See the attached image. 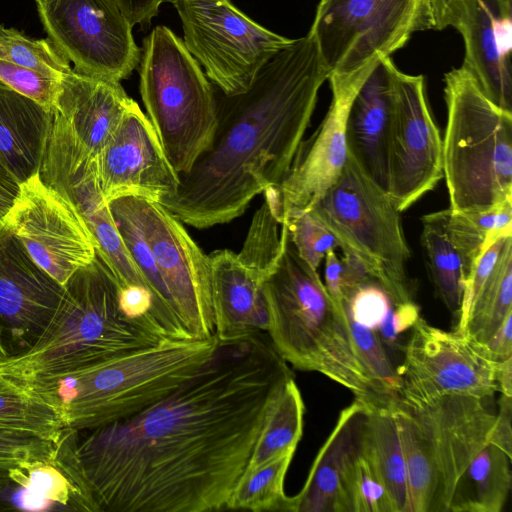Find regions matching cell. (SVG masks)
<instances>
[{"mask_svg":"<svg viewBox=\"0 0 512 512\" xmlns=\"http://www.w3.org/2000/svg\"><path fill=\"white\" fill-rule=\"evenodd\" d=\"M292 376L267 333L219 342L211 360L160 402L77 431L99 512L226 510L268 409Z\"/></svg>","mask_w":512,"mask_h":512,"instance_id":"obj_1","label":"cell"},{"mask_svg":"<svg viewBox=\"0 0 512 512\" xmlns=\"http://www.w3.org/2000/svg\"><path fill=\"white\" fill-rule=\"evenodd\" d=\"M328 77L316 43L306 35L270 59L247 91L225 95L213 85V142L179 176L176 193L159 203L198 229L241 216L257 195L284 180Z\"/></svg>","mask_w":512,"mask_h":512,"instance_id":"obj_2","label":"cell"},{"mask_svg":"<svg viewBox=\"0 0 512 512\" xmlns=\"http://www.w3.org/2000/svg\"><path fill=\"white\" fill-rule=\"evenodd\" d=\"M219 341L163 338L114 359L26 384L76 431L130 418L160 402L195 376Z\"/></svg>","mask_w":512,"mask_h":512,"instance_id":"obj_3","label":"cell"},{"mask_svg":"<svg viewBox=\"0 0 512 512\" xmlns=\"http://www.w3.org/2000/svg\"><path fill=\"white\" fill-rule=\"evenodd\" d=\"M263 293L267 335L287 364L321 373L362 402L387 403L357 354L344 308L331 298L317 269L299 256L288 230Z\"/></svg>","mask_w":512,"mask_h":512,"instance_id":"obj_4","label":"cell"},{"mask_svg":"<svg viewBox=\"0 0 512 512\" xmlns=\"http://www.w3.org/2000/svg\"><path fill=\"white\" fill-rule=\"evenodd\" d=\"M58 308L28 351L0 360V373L24 384L102 363L157 344L162 337L121 308L118 285L101 257L63 285Z\"/></svg>","mask_w":512,"mask_h":512,"instance_id":"obj_5","label":"cell"},{"mask_svg":"<svg viewBox=\"0 0 512 512\" xmlns=\"http://www.w3.org/2000/svg\"><path fill=\"white\" fill-rule=\"evenodd\" d=\"M443 178L453 212L512 202V113L496 106L463 66L445 75Z\"/></svg>","mask_w":512,"mask_h":512,"instance_id":"obj_6","label":"cell"},{"mask_svg":"<svg viewBox=\"0 0 512 512\" xmlns=\"http://www.w3.org/2000/svg\"><path fill=\"white\" fill-rule=\"evenodd\" d=\"M486 399L445 395L392 404L405 456L410 512H448L455 485L489 443L496 413Z\"/></svg>","mask_w":512,"mask_h":512,"instance_id":"obj_7","label":"cell"},{"mask_svg":"<svg viewBox=\"0 0 512 512\" xmlns=\"http://www.w3.org/2000/svg\"><path fill=\"white\" fill-rule=\"evenodd\" d=\"M138 68L147 117L175 172L186 174L215 136L214 86L183 40L163 25L144 38Z\"/></svg>","mask_w":512,"mask_h":512,"instance_id":"obj_8","label":"cell"},{"mask_svg":"<svg viewBox=\"0 0 512 512\" xmlns=\"http://www.w3.org/2000/svg\"><path fill=\"white\" fill-rule=\"evenodd\" d=\"M310 211L334 235L343 255L360 263L394 303L414 301L400 212L349 155L336 182Z\"/></svg>","mask_w":512,"mask_h":512,"instance_id":"obj_9","label":"cell"},{"mask_svg":"<svg viewBox=\"0 0 512 512\" xmlns=\"http://www.w3.org/2000/svg\"><path fill=\"white\" fill-rule=\"evenodd\" d=\"M183 43L225 95L247 91L260 69L294 39L250 19L231 0H171Z\"/></svg>","mask_w":512,"mask_h":512,"instance_id":"obj_10","label":"cell"},{"mask_svg":"<svg viewBox=\"0 0 512 512\" xmlns=\"http://www.w3.org/2000/svg\"><path fill=\"white\" fill-rule=\"evenodd\" d=\"M418 0H320L307 34L330 78L365 72L416 32Z\"/></svg>","mask_w":512,"mask_h":512,"instance_id":"obj_11","label":"cell"},{"mask_svg":"<svg viewBox=\"0 0 512 512\" xmlns=\"http://www.w3.org/2000/svg\"><path fill=\"white\" fill-rule=\"evenodd\" d=\"M114 201L141 231L184 328L192 338L215 336L208 254L161 203L136 197Z\"/></svg>","mask_w":512,"mask_h":512,"instance_id":"obj_12","label":"cell"},{"mask_svg":"<svg viewBox=\"0 0 512 512\" xmlns=\"http://www.w3.org/2000/svg\"><path fill=\"white\" fill-rule=\"evenodd\" d=\"M403 352V362L396 367L398 403L418 406L445 395L487 399L498 392V362L455 329L443 330L420 316Z\"/></svg>","mask_w":512,"mask_h":512,"instance_id":"obj_13","label":"cell"},{"mask_svg":"<svg viewBox=\"0 0 512 512\" xmlns=\"http://www.w3.org/2000/svg\"><path fill=\"white\" fill-rule=\"evenodd\" d=\"M43 27L73 70L97 79H128L141 48L114 0H48L37 5Z\"/></svg>","mask_w":512,"mask_h":512,"instance_id":"obj_14","label":"cell"},{"mask_svg":"<svg viewBox=\"0 0 512 512\" xmlns=\"http://www.w3.org/2000/svg\"><path fill=\"white\" fill-rule=\"evenodd\" d=\"M31 258L61 285L96 256V243L82 215L39 173L19 185L0 219Z\"/></svg>","mask_w":512,"mask_h":512,"instance_id":"obj_15","label":"cell"},{"mask_svg":"<svg viewBox=\"0 0 512 512\" xmlns=\"http://www.w3.org/2000/svg\"><path fill=\"white\" fill-rule=\"evenodd\" d=\"M394 109L389 139V190L401 213L443 178V144L430 112L424 77L392 69Z\"/></svg>","mask_w":512,"mask_h":512,"instance_id":"obj_16","label":"cell"},{"mask_svg":"<svg viewBox=\"0 0 512 512\" xmlns=\"http://www.w3.org/2000/svg\"><path fill=\"white\" fill-rule=\"evenodd\" d=\"M97 177L108 205L124 197L160 202L178 189L179 175L147 115L134 100L98 155Z\"/></svg>","mask_w":512,"mask_h":512,"instance_id":"obj_17","label":"cell"},{"mask_svg":"<svg viewBox=\"0 0 512 512\" xmlns=\"http://www.w3.org/2000/svg\"><path fill=\"white\" fill-rule=\"evenodd\" d=\"M64 286L42 269L0 222V360L39 340L61 301Z\"/></svg>","mask_w":512,"mask_h":512,"instance_id":"obj_18","label":"cell"},{"mask_svg":"<svg viewBox=\"0 0 512 512\" xmlns=\"http://www.w3.org/2000/svg\"><path fill=\"white\" fill-rule=\"evenodd\" d=\"M451 26L464 40L462 66L496 106L512 113V0H461Z\"/></svg>","mask_w":512,"mask_h":512,"instance_id":"obj_19","label":"cell"},{"mask_svg":"<svg viewBox=\"0 0 512 512\" xmlns=\"http://www.w3.org/2000/svg\"><path fill=\"white\" fill-rule=\"evenodd\" d=\"M394 63L378 58L357 89L346 120L347 154L388 193V151L394 109Z\"/></svg>","mask_w":512,"mask_h":512,"instance_id":"obj_20","label":"cell"},{"mask_svg":"<svg viewBox=\"0 0 512 512\" xmlns=\"http://www.w3.org/2000/svg\"><path fill=\"white\" fill-rule=\"evenodd\" d=\"M211 267L215 336L220 343L267 333L264 279L229 249L208 254Z\"/></svg>","mask_w":512,"mask_h":512,"instance_id":"obj_21","label":"cell"},{"mask_svg":"<svg viewBox=\"0 0 512 512\" xmlns=\"http://www.w3.org/2000/svg\"><path fill=\"white\" fill-rule=\"evenodd\" d=\"M132 101L120 82L72 70L62 80L53 110L61 117L76 145L97 160Z\"/></svg>","mask_w":512,"mask_h":512,"instance_id":"obj_22","label":"cell"},{"mask_svg":"<svg viewBox=\"0 0 512 512\" xmlns=\"http://www.w3.org/2000/svg\"><path fill=\"white\" fill-rule=\"evenodd\" d=\"M365 410V403L356 398L342 409L302 489L289 497L287 512H346L344 480L360 450Z\"/></svg>","mask_w":512,"mask_h":512,"instance_id":"obj_23","label":"cell"},{"mask_svg":"<svg viewBox=\"0 0 512 512\" xmlns=\"http://www.w3.org/2000/svg\"><path fill=\"white\" fill-rule=\"evenodd\" d=\"M77 431L65 428L52 454L14 467L9 478L33 497L43 509L99 512L76 452Z\"/></svg>","mask_w":512,"mask_h":512,"instance_id":"obj_24","label":"cell"},{"mask_svg":"<svg viewBox=\"0 0 512 512\" xmlns=\"http://www.w3.org/2000/svg\"><path fill=\"white\" fill-rule=\"evenodd\" d=\"M55 190L82 215L95 240L96 252L111 271L119 291L149 292L120 235L109 205L103 200L96 170L83 169L71 173L58 182Z\"/></svg>","mask_w":512,"mask_h":512,"instance_id":"obj_25","label":"cell"},{"mask_svg":"<svg viewBox=\"0 0 512 512\" xmlns=\"http://www.w3.org/2000/svg\"><path fill=\"white\" fill-rule=\"evenodd\" d=\"M52 111L0 82V163L17 184L39 173Z\"/></svg>","mask_w":512,"mask_h":512,"instance_id":"obj_26","label":"cell"},{"mask_svg":"<svg viewBox=\"0 0 512 512\" xmlns=\"http://www.w3.org/2000/svg\"><path fill=\"white\" fill-rule=\"evenodd\" d=\"M365 405L360 452L383 482L395 512H410L406 461L392 404Z\"/></svg>","mask_w":512,"mask_h":512,"instance_id":"obj_27","label":"cell"},{"mask_svg":"<svg viewBox=\"0 0 512 512\" xmlns=\"http://www.w3.org/2000/svg\"><path fill=\"white\" fill-rule=\"evenodd\" d=\"M511 457L486 444L458 479L448 512H500L512 485Z\"/></svg>","mask_w":512,"mask_h":512,"instance_id":"obj_28","label":"cell"},{"mask_svg":"<svg viewBox=\"0 0 512 512\" xmlns=\"http://www.w3.org/2000/svg\"><path fill=\"white\" fill-rule=\"evenodd\" d=\"M448 209L422 217L421 246L429 278L445 307L457 319L465 284L461 257L447 229Z\"/></svg>","mask_w":512,"mask_h":512,"instance_id":"obj_29","label":"cell"},{"mask_svg":"<svg viewBox=\"0 0 512 512\" xmlns=\"http://www.w3.org/2000/svg\"><path fill=\"white\" fill-rule=\"evenodd\" d=\"M305 406L294 377L288 378L270 405L244 472L296 451L303 431Z\"/></svg>","mask_w":512,"mask_h":512,"instance_id":"obj_30","label":"cell"},{"mask_svg":"<svg viewBox=\"0 0 512 512\" xmlns=\"http://www.w3.org/2000/svg\"><path fill=\"white\" fill-rule=\"evenodd\" d=\"M0 429L55 442L65 426L57 409L40 394L0 373Z\"/></svg>","mask_w":512,"mask_h":512,"instance_id":"obj_31","label":"cell"},{"mask_svg":"<svg viewBox=\"0 0 512 512\" xmlns=\"http://www.w3.org/2000/svg\"><path fill=\"white\" fill-rule=\"evenodd\" d=\"M512 312V237L479 292L467 317L463 333L477 343L485 342Z\"/></svg>","mask_w":512,"mask_h":512,"instance_id":"obj_32","label":"cell"},{"mask_svg":"<svg viewBox=\"0 0 512 512\" xmlns=\"http://www.w3.org/2000/svg\"><path fill=\"white\" fill-rule=\"evenodd\" d=\"M447 209V229L461 257L466 282L485 247L502 235L512 234V202L481 212Z\"/></svg>","mask_w":512,"mask_h":512,"instance_id":"obj_33","label":"cell"},{"mask_svg":"<svg viewBox=\"0 0 512 512\" xmlns=\"http://www.w3.org/2000/svg\"><path fill=\"white\" fill-rule=\"evenodd\" d=\"M295 451L285 453L249 472L237 482L226 510L287 512L284 481Z\"/></svg>","mask_w":512,"mask_h":512,"instance_id":"obj_34","label":"cell"},{"mask_svg":"<svg viewBox=\"0 0 512 512\" xmlns=\"http://www.w3.org/2000/svg\"><path fill=\"white\" fill-rule=\"evenodd\" d=\"M0 59L58 80L73 70L50 39H31L3 25H0Z\"/></svg>","mask_w":512,"mask_h":512,"instance_id":"obj_35","label":"cell"},{"mask_svg":"<svg viewBox=\"0 0 512 512\" xmlns=\"http://www.w3.org/2000/svg\"><path fill=\"white\" fill-rule=\"evenodd\" d=\"M286 231V225L279 222L264 199L252 218L246 239L237 256L265 279L282 252Z\"/></svg>","mask_w":512,"mask_h":512,"instance_id":"obj_36","label":"cell"},{"mask_svg":"<svg viewBox=\"0 0 512 512\" xmlns=\"http://www.w3.org/2000/svg\"><path fill=\"white\" fill-rule=\"evenodd\" d=\"M347 320L357 354L378 394L387 403H396L400 378L378 333L350 318Z\"/></svg>","mask_w":512,"mask_h":512,"instance_id":"obj_37","label":"cell"},{"mask_svg":"<svg viewBox=\"0 0 512 512\" xmlns=\"http://www.w3.org/2000/svg\"><path fill=\"white\" fill-rule=\"evenodd\" d=\"M344 497L346 512H395L383 482L360 450L346 472Z\"/></svg>","mask_w":512,"mask_h":512,"instance_id":"obj_38","label":"cell"},{"mask_svg":"<svg viewBox=\"0 0 512 512\" xmlns=\"http://www.w3.org/2000/svg\"><path fill=\"white\" fill-rule=\"evenodd\" d=\"M285 224L299 256L318 269L326 253L339 248V243L312 211L287 219Z\"/></svg>","mask_w":512,"mask_h":512,"instance_id":"obj_39","label":"cell"},{"mask_svg":"<svg viewBox=\"0 0 512 512\" xmlns=\"http://www.w3.org/2000/svg\"><path fill=\"white\" fill-rule=\"evenodd\" d=\"M0 82L52 111L62 88V80L0 59Z\"/></svg>","mask_w":512,"mask_h":512,"instance_id":"obj_40","label":"cell"},{"mask_svg":"<svg viewBox=\"0 0 512 512\" xmlns=\"http://www.w3.org/2000/svg\"><path fill=\"white\" fill-rule=\"evenodd\" d=\"M54 443L31 434L0 429V483L10 479V471L21 463L49 457Z\"/></svg>","mask_w":512,"mask_h":512,"instance_id":"obj_41","label":"cell"},{"mask_svg":"<svg viewBox=\"0 0 512 512\" xmlns=\"http://www.w3.org/2000/svg\"><path fill=\"white\" fill-rule=\"evenodd\" d=\"M420 317V308L415 301L393 304L377 329L383 344L392 346L397 337L411 328Z\"/></svg>","mask_w":512,"mask_h":512,"instance_id":"obj_42","label":"cell"},{"mask_svg":"<svg viewBox=\"0 0 512 512\" xmlns=\"http://www.w3.org/2000/svg\"><path fill=\"white\" fill-rule=\"evenodd\" d=\"M461 0H418L416 31L442 30L451 22Z\"/></svg>","mask_w":512,"mask_h":512,"instance_id":"obj_43","label":"cell"},{"mask_svg":"<svg viewBox=\"0 0 512 512\" xmlns=\"http://www.w3.org/2000/svg\"><path fill=\"white\" fill-rule=\"evenodd\" d=\"M477 344L481 351L493 361L500 362L511 357L512 312L505 317L485 342Z\"/></svg>","mask_w":512,"mask_h":512,"instance_id":"obj_44","label":"cell"},{"mask_svg":"<svg viewBox=\"0 0 512 512\" xmlns=\"http://www.w3.org/2000/svg\"><path fill=\"white\" fill-rule=\"evenodd\" d=\"M498 406L499 410L496 413L489 443L500 448L512 458V397L501 394Z\"/></svg>","mask_w":512,"mask_h":512,"instance_id":"obj_45","label":"cell"},{"mask_svg":"<svg viewBox=\"0 0 512 512\" xmlns=\"http://www.w3.org/2000/svg\"><path fill=\"white\" fill-rule=\"evenodd\" d=\"M130 23L148 27L165 0H114Z\"/></svg>","mask_w":512,"mask_h":512,"instance_id":"obj_46","label":"cell"},{"mask_svg":"<svg viewBox=\"0 0 512 512\" xmlns=\"http://www.w3.org/2000/svg\"><path fill=\"white\" fill-rule=\"evenodd\" d=\"M325 287L335 303L343 307L344 266L336 249L329 250L325 255Z\"/></svg>","mask_w":512,"mask_h":512,"instance_id":"obj_47","label":"cell"},{"mask_svg":"<svg viewBox=\"0 0 512 512\" xmlns=\"http://www.w3.org/2000/svg\"><path fill=\"white\" fill-rule=\"evenodd\" d=\"M19 191L17 184L0 163V219L11 207Z\"/></svg>","mask_w":512,"mask_h":512,"instance_id":"obj_48","label":"cell"},{"mask_svg":"<svg viewBox=\"0 0 512 512\" xmlns=\"http://www.w3.org/2000/svg\"><path fill=\"white\" fill-rule=\"evenodd\" d=\"M496 383L498 392L502 395L512 397V356L498 362Z\"/></svg>","mask_w":512,"mask_h":512,"instance_id":"obj_49","label":"cell"},{"mask_svg":"<svg viewBox=\"0 0 512 512\" xmlns=\"http://www.w3.org/2000/svg\"><path fill=\"white\" fill-rule=\"evenodd\" d=\"M35 1H36L37 5H38V4H42V3H44V2H46V1H48V0H35Z\"/></svg>","mask_w":512,"mask_h":512,"instance_id":"obj_50","label":"cell"}]
</instances>
